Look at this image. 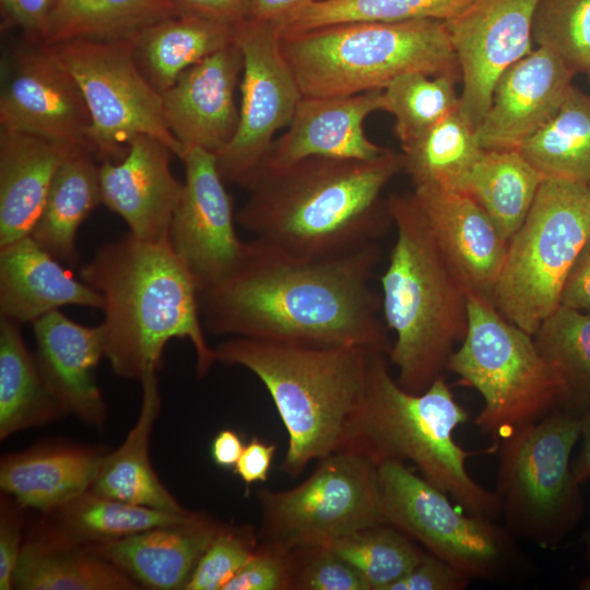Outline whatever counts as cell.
Masks as SVG:
<instances>
[{
  "instance_id": "cell-11",
  "label": "cell",
  "mask_w": 590,
  "mask_h": 590,
  "mask_svg": "<svg viewBox=\"0 0 590 590\" xmlns=\"http://www.w3.org/2000/svg\"><path fill=\"white\" fill-rule=\"evenodd\" d=\"M377 469L387 523L470 580H494L516 569L520 553L505 526L455 506L404 462L387 461Z\"/></svg>"
},
{
  "instance_id": "cell-40",
  "label": "cell",
  "mask_w": 590,
  "mask_h": 590,
  "mask_svg": "<svg viewBox=\"0 0 590 590\" xmlns=\"http://www.w3.org/2000/svg\"><path fill=\"white\" fill-rule=\"evenodd\" d=\"M361 575L369 590H388L425 550L398 528L382 523L344 535L329 545Z\"/></svg>"
},
{
  "instance_id": "cell-41",
  "label": "cell",
  "mask_w": 590,
  "mask_h": 590,
  "mask_svg": "<svg viewBox=\"0 0 590 590\" xmlns=\"http://www.w3.org/2000/svg\"><path fill=\"white\" fill-rule=\"evenodd\" d=\"M457 110L456 73H406L382 90V111L394 117L401 146Z\"/></svg>"
},
{
  "instance_id": "cell-8",
  "label": "cell",
  "mask_w": 590,
  "mask_h": 590,
  "mask_svg": "<svg viewBox=\"0 0 590 590\" xmlns=\"http://www.w3.org/2000/svg\"><path fill=\"white\" fill-rule=\"evenodd\" d=\"M468 314L467 333L447 370L482 396L475 424L497 447L506 436L563 409L566 387L533 335L505 319L489 300L470 294Z\"/></svg>"
},
{
  "instance_id": "cell-22",
  "label": "cell",
  "mask_w": 590,
  "mask_h": 590,
  "mask_svg": "<svg viewBox=\"0 0 590 590\" xmlns=\"http://www.w3.org/2000/svg\"><path fill=\"white\" fill-rule=\"evenodd\" d=\"M32 324L37 365L63 412L101 427L106 408L96 382V367L105 356L103 323L93 327L80 324L58 309Z\"/></svg>"
},
{
  "instance_id": "cell-44",
  "label": "cell",
  "mask_w": 590,
  "mask_h": 590,
  "mask_svg": "<svg viewBox=\"0 0 590 590\" xmlns=\"http://www.w3.org/2000/svg\"><path fill=\"white\" fill-rule=\"evenodd\" d=\"M292 590H369L358 571L329 545L290 548Z\"/></svg>"
},
{
  "instance_id": "cell-4",
  "label": "cell",
  "mask_w": 590,
  "mask_h": 590,
  "mask_svg": "<svg viewBox=\"0 0 590 590\" xmlns=\"http://www.w3.org/2000/svg\"><path fill=\"white\" fill-rule=\"evenodd\" d=\"M388 205L397 231L380 278L384 322L396 334L388 359L398 384L421 393L444 375L467 333L471 292L414 193L390 194Z\"/></svg>"
},
{
  "instance_id": "cell-17",
  "label": "cell",
  "mask_w": 590,
  "mask_h": 590,
  "mask_svg": "<svg viewBox=\"0 0 590 590\" xmlns=\"http://www.w3.org/2000/svg\"><path fill=\"white\" fill-rule=\"evenodd\" d=\"M539 0H472L445 21L462 80L460 111L476 128L500 75L533 50Z\"/></svg>"
},
{
  "instance_id": "cell-9",
  "label": "cell",
  "mask_w": 590,
  "mask_h": 590,
  "mask_svg": "<svg viewBox=\"0 0 590 590\" xmlns=\"http://www.w3.org/2000/svg\"><path fill=\"white\" fill-rule=\"evenodd\" d=\"M590 240V186L544 177L520 228L509 239L492 304L534 334L559 306L568 272Z\"/></svg>"
},
{
  "instance_id": "cell-43",
  "label": "cell",
  "mask_w": 590,
  "mask_h": 590,
  "mask_svg": "<svg viewBox=\"0 0 590 590\" xmlns=\"http://www.w3.org/2000/svg\"><path fill=\"white\" fill-rule=\"evenodd\" d=\"M259 545L251 526L223 524L199 559L185 590H224Z\"/></svg>"
},
{
  "instance_id": "cell-23",
  "label": "cell",
  "mask_w": 590,
  "mask_h": 590,
  "mask_svg": "<svg viewBox=\"0 0 590 590\" xmlns=\"http://www.w3.org/2000/svg\"><path fill=\"white\" fill-rule=\"evenodd\" d=\"M412 192L471 294L492 303L508 241L467 192L427 189Z\"/></svg>"
},
{
  "instance_id": "cell-2",
  "label": "cell",
  "mask_w": 590,
  "mask_h": 590,
  "mask_svg": "<svg viewBox=\"0 0 590 590\" xmlns=\"http://www.w3.org/2000/svg\"><path fill=\"white\" fill-rule=\"evenodd\" d=\"M403 172L402 153L371 160L312 156L259 174L236 214L253 238L297 258L361 249L393 225L382 191Z\"/></svg>"
},
{
  "instance_id": "cell-53",
  "label": "cell",
  "mask_w": 590,
  "mask_h": 590,
  "mask_svg": "<svg viewBox=\"0 0 590 590\" xmlns=\"http://www.w3.org/2000/svg\"><path fill=\"white\" fill-rule=\"evenodd\" d=\"M245 445L240 434L234 429H222L211 444V458L221 468H234L241 456Z\"/></svg>"
},
{
  "instance_id": "cell-49",
  "label": "cell",
  "mask_w": 590,
  "mask_h": 590,
  "mask_svg": "<svg viewBox=\"0 0 590 590\" xmlns=\"http://www.w3.org/2000/svg\"><path fill=\"white\" fill-rule=\"evenodd\" d=\"M56 0H1L10 21L43 40Z\"/></svg>"
},
{
  "instance_id": "cell-20",
  "label": "cell",
  "mask_w": 590,
  "mask_h": 590,
  "mask_svg": "<svg viewBox=\"0 0 590 590\" xmlns=\"http://www.w3.org/2000/svg\"><path fill=\"white\" fill-rule=\"evenodd\" d=\"M576 73L536 47L498 79L489 107L475 128L485 150H520L558 110Z\"/></svg>"
},
{
  "instance_id": "cell-29",
  "label": "cell",
  "mask_w": 590,
  "mask_h": 590,
  "mask_svg": "<svg viewBox=\"0 0 590 590\" xmlns=\"http://www.w3.org/2000/svg\"><path fill=\"white\" fill-rule=\"evenodd\" d=\"M141 388L137 423L119 448L104 455L91 491L135 505L188 512L163 485L149 457L150 436L161 409L157 378L144 380Z\"/></svg>"
},
{
  "instance_id": "cell-14",
  "label": "cell",
  "mask_w": 590,
  "mask_h": 590,
  "mask_svg": "<svg viewBox=\"0 0 590 590\" xmlns=\"http://www.w3.org/2000/svg\"><path fill=\"white\" fill-rule=\"evenodd\" d=\"M234 42L244 59L239 122L234 138L215 156L224 181L247 189L275 133L290 126L303 94L283 56L275 23L246 19L234 25Z\"/></svg>"
},
{
  "instance_id": "cell-7",
  "label": "cell",
  "mask_w": 590,
  "mask_h": 590,
  "mask_svg": "<svg viewBox=\"0 0 590 590\" xmlns=\"http://www.w3.org/2000/svg\"><path fill=\"white\" fill-rule=\"evenodd\" d=\"M280 36L303 96L353 95L384 90L406 73L459 69L437 20L351 22Z\"/></svg>"
},
{
  "instance_id": "cell-52",
  "label": "cell",
  "mask_w": 590,
  "mask_h": 590,
  "mask_svg": "<svg viewBox=\"0 0 590 590\" xmlns=\"http://www.w3.org/2000/svg\"><path fill=\"white\" fill-rule=\"evenodd\" d=\"M321 0H248L247 19L276 22L292 12Z\"/></svg>"
},
{
  "instance_id": "cell-15",
  "label": "cell",
  "mask_w": 590,
  "mask_h": 590,
  "mask_svg": "<svg viewBox=\"0 0 590 590\" xmlns=\"http://www.w3.org/2000/svg\"><path fill=\"white\" fill-rule=\"evenodd\" d=\"M184 193L169 228V244L199 294L233 275L248 251L236 232L233 204L214 153L187 149Z\"/></svg>"
},
{
  "instance_id": "cell-38",
  "label": "cell",
  "mask_w": 590,
  "mask_h": 590,
  "mask_svg": "<svg viewBox=\"0 0 590 590\" xmlns=\"http://www.w3.org/2000/svg\"><path fill=\"white\" fill-rule=\"evenodd\" d=\"M533 340L565 384L563 409L582 418L590 410V311L559 306L542 321Z\"/></svg>"
},
{
  "instance_id": "cell-42",
  "label": "cell",
  "mask_w": 590,
  "mask_h": 590,
  "mask_svg": "<svg viewBox=\"0 0 590 590\" xmlns=\"http://www.w3.org/2000/svg\"><path fill=\"white\" fill-rule=\"evenodd\" d=\"M532 40L560 58L576 74L590 70V0H539Z\"/></svg>"
},
{
  "instance_id": "cell-46",
  "label": "cell",
  "mask_w": 590,
  "mask_h": 590,
  "mask_svg": "<svg viewBox=\"0 0 590 590\" xmlns=\"http://www.w3.org/2000/svg\"><path fill=\"white\" fill-rule=\"evenodd\" d=\"M470 579L452 566L428 553L388 590H462Z\"/></svg>"
},
{
  "instance_id": "cell-48",
  "label": "cell",
  "mask_w": 590,
  "mask_h": 590,
  "mask_svg": "<svg viewBox=\"0 0 590 590\" xmlns=\"http://www.w3.org/2000/svg\"><path fill=\"white\" fill-rule=\"evenodd\" d=\"M21 524L17 515L1 508L0 518V589L14 588V571L22 550Z\"/></svg>"
},
{
  "instance_id": "cell-30",
  "label": "cell",
  "mask_w": 590,
  "mask_h": 590,
  "mask_svg": "<svg viewBox=\"0 0 590 590\" xmlns=\"http://www.w3.org/2000/svg\"><path fill=\"white\" fill-rule=\"evenodd\" d=\"M87 146L73 149L57 169L30 235L51 256L76 267L79 227L101 202L99 165Z\"/></svg>"
},
{
  "instance_id": "cell-57",
  "label": "cell",
  "mask_w": 590,
  "mask_h": 590,
  "mask_svg": "<svg viewBox=\"0 0 590 590\" xmlns=\"http://www.w3.org/2000/svg\"><path fill=\"white\" fill-rule=\"evenodd\" d=\"M589 186H590V184H589Z\"/></svg>"
},
{
  "instance_id": "cell-19",
  "label": "cell",
  "mask_w": 590,
  "mask_h": 590,
  "mask_svg": "<svg viewBox=\"0 0 590 590\" xmlns=\"http://www.w3.org/2000/svg\"><path fill=\"white\" fill-rule=\"evenodd\" d=\"M175 153L161 140L139 134L119 161L99 164L101 202L117 213L135 237L168 239L174 213L184 193L170 168Z\"/></svg>"
},
{
  "instance_id": "cell-18",
  "label": "cell",
  "mask_w": 590,
  "mask_h": 590,
  "mask_svg": "<svg viewBox=\"0 0 590 590\" xmlns=\"http://www.w3.org/2000/svg\"><path fill=\"white\" fill-rule=\"evenodd\" d=\"M243 67L241 51L233 42L191 66L161 93L165 121L185 151L200 148L215 154L234 138Z\"/></svg>"
},
{
  "instance_id": "cell-54",
  "label": "cell",
  "mask_w": 590,
  "mask_h": 590,
  "mask_svg": "<svg viewBox=\"0 0 590 590\" xmlns=\"http://www.w3.org/2000/svg\"><path fill=\"white\" fill-rule=\"evenodd\" d=\"M581 420L583 442L578 458L573 463V471L577 481L583 484L590 479V410Z\"/></svg>"
},
{
  "instance_id": "cell-24",
  "label": "cell",
  "mask_w": 590,
  "mask_h": 590,
  "mask_svg": "<svg viewBox=\"0 0 590 590\" xmlns=\"http://www.w3.org/2000/svg\"><path fill=\"white\" fill-rule=\"evenodd\" d=\"M222 527L210 516L194 512L182 522L88 546L146 588L185 590Z\"/></svg>"
},
{
  "instance_id": "cell-28",
  "label": "cell",
  "mask_w": 590,
  "mask_h": 590,
  "mask_svg": "<svg viewBox=\"0 0 590 590\" xmlns=\"http://www.w3.org/2000/svg\"><path fill=\"white\" fill-rule=\"evenodd\" d=\"M22 590H133L137 581L98 555L52 528L22 545L14 571Z\"/></svg>"
},
{
  "instance_id": "cell-12",
  "label": "cell",
  "mask_w": 590,
  "mask_h": 590,
  "mask_svg": "<svg viewBox=\"0 0 590 590\" xmlns=\"http://www.w3.org/2000/svg\"><path fill=\"white\" fill-rule=\"evenodd\" d=\"M259 540L294 548L330 545L367 527L387 523L378 469L366 457L337 451L318 460L296 486L257 492Z\"/></svg>"
},
{
  "instance_id": "cell-25",
  "label": "cell",
  "mask_w": 590,
  "mask_h": 590,
  "mask_svg": "<svg viewBox=\"0 0 590 590\" xmlns=\"http://www.w3.org/2000/svg\"><path fill=\"white\" fill-rule=\"evenodd\" d=\"M69 305L103 309L104 300L31 235L0 246L1 318L33 323Z\"/></svg>"
},
{
  "instance_id": "cell-45",
  "label": "cell",
  "mask_w": 590,
  "mask_h": 590,
  "mask_svg": "<svg viewBox=\"0 0 590 590\" xmlns=\"http://www.w3.org/2000/svg\"><path fill=\"white\" fill-rule=\"evenodd\" d=\"M224 590H292L290 548L260 542Z\"/></svg>"
},
{
  "instance_id": "cell-47",
  "label": "cell",
  "mask_w": 590,
  "mask_h": 590,
  "mask_svg": "<svg viewBox=\"0 0 590 590\" xmlns=\"http://www.w3.org/2000/svg\"><path fill=\"white\" fill-rule=\"evenodd\" d=\"M278 446L253 436L246 445L240 458L234 467L237 474L246 485L249 494L252 484L267 482Z\"/></svg>"
},
{
  "instance_id": "cell-50",
  "label": "cell",
  "mask_w": 590,
  "mask_h": 590,
  "mask_svg": "<svg viewBox=\"0 0 590 590\" xmlns=\"http://www.w3.org/2000/svg\"><path fill=\"white\" fill-rule=\"evenodd\" d=\"M248 0H169L177 14L194 15L235 25L248 16Z\"/></svg>"
},
{
  "instance_id": "cell-31",
  "label": "cell",
  "mask_w": 590,
  "mask_h": 590,
  "mask_svg": "<svg viewBox=\"0 0 590 590\" xmlns=\"http://www.w3.org/2000/svg\"><path fill=\"white\" fill-rule=\"evenodd\" d=\"M137 62L160 92L209 55L234 42V25L176 14L143 28L131 39Z\"/></svg>"
},
{
  "instance_id": "cell-5",
  "label": "cell",
  "mask_w": 590,
  "mask_h": 590,
  "mask_svg": "<svg viewBox=\"0 0 590 590\" xmlns=\"http://www.w3.org/2000/svg\"><path fill=\"white\" fill-rule=\"evenodd\" d=\"M468 420L444 375L424 392L412 393L391 376L388 355L374 353L339 451L358 453L376 465L410 461L467 512L495 519L500 516L495 492L480 485L465 467L481 451H468L455 440V430Z\"/></svg>"
},
{
  "instance_id": "cell-39",
  "label": "cell",
  "mask_w": 590,
  "mask_h": 590,
  "mask_svg": "<svg viewBox=\"0 0 590 590\" xmlns=\"http://www.w3.org/2000/svg\"><path fill=\"white\" fill-rule=\"evenodd\" d=\"M472 0H321L274 22L281 35L351 22L448 21Z\"/></svg>"
},
{
  "instance_id": "cell-10",
  "label": "cell",
  "mask_w": 590,
  "mask_h": 590,
  "mask_svg": "<svg viewBox=\"0 0 590 590\" xmlns=\"http://www.w3.org/2000/svg\"><path fill=\"white\" fill-rule=\"evenodd\" d=\"M581 428L580 417L558 409L498 441L494 492L515 538L553 548L578 526L585 499L570 458Z\"/></svg>"
},
{
  "instance_id": "cell-6",
  "label": "cell",
  "mask_w": 590,
  "mask_h": 590,
  "mask_svg": "<svg viewBox=\"0 0 590 590\" xmlns=\"http://www.w3.org/2000/svg\"><path fill=\"white\" fill-rule=\"evenodd\" d=\"M216 362L251 371L266 387L286 429L283 473L297 477L312 460L341 449L374 353L357 346L311 347L233 337Z\"/></svg>"
},
{
  "instance_id": "cell-33",
  "label": "cell",
  "mask_w": 590,
  "mask_h": 590,
  "mask_svg": "<svg viewBox=\"0 0 590 590\" xmlns=\"http://www.w3.org/2000/svg\"><path fill=\"white\" fill-rule=\"evenodd\" d=\"M19 323L0 319V438L64 413L30 353Z\"/></svg>"
},
{
  "instance_id": "cell-35",
  "label": "cell",
  "mask_w": 590,
  "mask_h": 590,
  "mask_svg": "<svg viewBox=\"0 0 590 590\" xmlns=\"http://www.w3.org/2000/svg\"><path fill=\"white\" fill-rule=\"evenodd\" d=\"M176 14L169 0H56L42 43L131 40Z\"/></svg>"
},
{
  "instance_id": "cell-55",
  "label": "cell",
  "mask_w": 590,
  "mask_h": 590,
  "mask_svg": "<svg viewBox=\"0 0 590 590\" xmlns=\"http://www.w3.org/2000/svg\"><path fill=\"white\" fill-rule=\"evenodd\" d=\"M585 544H586L587 558L590 564V530L585 535Z\"/></svg>"
},
{
  "instance_id": "cell-13",
  "label": "cell",
  "mask_w": 590,
  "mask_h": 590,
  "mask_svg": "<svg viewBox=\"0 0 590 590\" xmlns=\"http://www.w3.org/2000/svg\"><path fill=\"white\" fill-rule=\"evenodd\" d=\"M48 46L82 92L91 117L90 144L102 161L121 160L139 134L161 140L181 160L185 149L165 121L162 94L140 69L131 40Z\"/></svg>"
},
{
  "instance_id": "cell-3",
  "label": "cell",
  "mask_w": 590,
  "mask_h": 590,
  "mask_svg": "<svg viewBox=\"0 0 590 590\" xmlns=\"http://www.w3.org/2000/svg\"><path fill=\"white\" fill-rule=\"evenodd\" d=\"M80 279L103 297L105 357L117 376L140 384L157 378L173 339L191 343L198 377L217 363L204 335L199 291L169 239L152 243L129 232L101 246Z\"/></svg>"
},
{
  "instance_id": "cell-36",
  "label": "cell",
  "mask_w": 590,
  "mask_h": 590,
  "mask_svg": "<svg viewBox=\"0 0 590 590\" xmlns=\"http://www.w3.org/2000/svg\"><path fill=\"white\" fill-rule=\"evenodd\" d=\"M544 176L590 184V94L573 85L555 115L520 148Z\"/></svg>"
},
{
  "instance_id": "cell-34",
  "label": "cell",
  "mask_w": 590,
  "mask_h": 590,
  "mask_svg": "<svg viewBox=\"0 0 590 590\" xmlns=\"http://www.w3.org/2000/svg\"><path fill=\"white\" fill-rule=\"evenodd\" d=\"M543 179L520 150H487L474 166L465 192L509 241L529 214Z\"/></svg>"
},
{
  "instance_id": "cell-51",
  "label": "cell",
  "mask_w": 590,
  "mask_h": 590,
  "mask_svg": "<svg viewBox=\"0 0 590 590\" xmlns=\"http://www.w3.org/2000/svg\"><path fill=\"white\" fill-rule=\"evenodd\" d=\"M560 306L590 311V240L580 250L568 272Z\"/></svg>"
},
{
  "instance_id": "cell-37",
  "label": "cell",
  "mask_w": 590,
  "mask_h": 590,
  "mask_svg": "<svg viewBox=\"0 0 590 590\" xmlns=\"http://www.w3.org/2000/svg\"><path fill=\"white\" fill-rule=\"evenodd\" d=\"M51 514L55 529L69 539L91 545L190 519L194 512H173L84 492Z\"/></svg>"
},
{
  "instance_id": "cell-26",
  "label": "cell",
  "mask_w": 590,
  "mask_h": 590,
  "mask_svg": "<svg viewBox=\"0 0 590 590\" xmlns=\"http://www.w3.org/2000/svg\"><path fill=\"white\" fill-rule=\"evenodd\" d=\"M73 149L0 130V246L30 235L57 169Z\"/></svg>"
},
{
  "instance_id": "cell-56",
  "label": "cell",
  "mask_w": 590,
  "mask_h": 590,
  "mask_svg": "<svg viewBox=\"0 0 590 590\" xmlns=\"http://www.w3.org/2000/svg\"><path fill=\"white\" fill-rule=\"evenodd\" d=\"M586 74L588 75L589 85H590V70Z\"/></svg>"
},
{
  "instance_id": "cell-1",
  "label": "cell",
  "mask_w": 590,
  "mask_h": 590,
  "mask_svg": "<svg viewBox=\"0 0 590 590\" xmlns=\"http://www.w3.org/2000/svg\"><path fill=\"white\" fill-rule=\"evenodd\" d=\"M380 255L373 243L337 257L297 258L253 238L238 270L199 294L204 329L220 337L357 346L388 355L381 298L370 285Z\"/></svg>"
},
{
  "instance_id": "cell-16",
  "label": "cell",
  "mask_w": 590,
  "mask_h": 590,
  "mask_svg": "<svg viewBox=\"0 0 590 590\" xmlns=\"http://www.w3.org/2000/svg\"><path fill=\"white\" fill-rule=\"evenodd\" d=\"M3 69L0 130L28 133L66 146L92 149L91 117L85 99L50 46L42 43L20 49Z\"/></svg>"
},
{
  "instance_id": "cell-32",
  "label": "cell",
  "mask_w": 590,
  "mask_h": 590,
  "mask_svg": "<svg viewBox=\"0 0 590 590\" xmlns=\"http://www.w3.org/2000/svg\"><path fill=\"white\" fill-rule=\"evenodd\" d=\"M414 189L464 191L484 154L475 127L457 110L401 146Z\"/></svg>"
},
{
  "instance_id": "cell-21",
  "label": "cell",
  "mask_w": 590,
  "mask_h": 590,
  "mask_svg": "<svg viewBox=\"0 0 590 590\" xmlns=\"http://www.w3.org/2000/svg\"><path fill=\"white\" fill-rule=\"evenodd\" d=\"M378 110H382V90L341 96H303L287 130L273 141L258 175L312 156L378 157L388 149L369 140L364 130L366 118Z\"/></svg>"
},
{
  "instance_id": "cell-27",
  "label": "cell",
  "mask_w": 590,
  "mask_h": 590,
  "mask_svg": "<svg viewBox=\"0 0 590 590\" xmlns=\"http://www.w3.org/2000/svg\"><path fill=\"white\" fill-rule=\"evenodd\" d=\"M104 455L82 447H45L1 461L0 486L21 507L51 514L91 489Z\"/></svg>"
}]
</instances>
